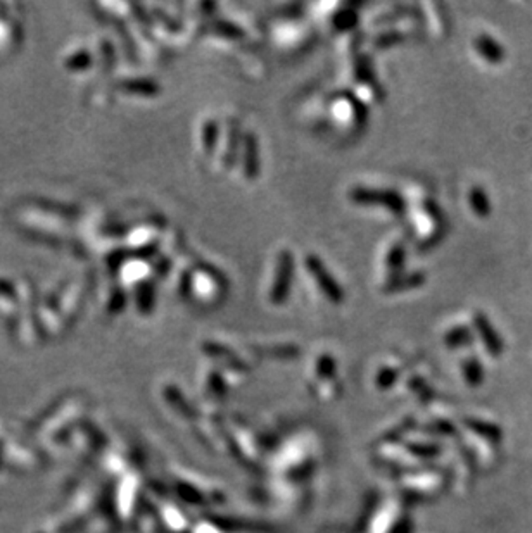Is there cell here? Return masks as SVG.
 Here are the masks:
<instances>
[{"mask_svg": "<svg viewBox=\"0 0 532 533\" xmlns=\"http://www.w3.org/2000/svg\"><path fill=\"white\" fill-rule=\"evenodd\" d=\"M351 201L362 206H381L391 211L396 216H403L406 213V201L401 194L389 188H370L354 187L349 192Z\"/></svg>", "mask_w": 532, "mask_h": 533, "instance_id": "1", "label": "cell"}, {"mask_svg": "<svg viewBox=\"0 0 532 533\" xmlns=\"http://www.w3.org/2000/svg\"><path fill=\"white\" fill-rule=\"evenodd\" d=\"M304 266H306V269L311 273L315 283L318 285V288L322 290L323 295H325L330 303H334V304L342 303L344 300L342 285L335 280L334 274L328 271L325 262L320 259V257H316L315 254H310V256L304 257Z\"/></svg>", "mask_w": 532, "mask_h": 533, "instance_id": "2", "label": "cell"}, {"mask_svg": "<svg viewBox=\"0 0 532 533\" xmlns=\"http://www.w3.org/2000/svg\"><path fill=\"white\" fill-rule=\"evenodd\" d=\"M292 276H294V256L291 250H282L277 259L275 280L270 292V299L275 305H282L287 300L292 287Z\"/></svg>", "mask_w": 532, "mask_h": 533, "instance_id": "3", "label": "cell"}, {"mask_svg": "<svg viewBox=\"0 0 532 533\" xmlns=\"http://www.w3.org/2000/svg\"><path fill=\"white\" fill-rule=\"evenodd\" d=\"M472 323H473V328H475L477 335H479V339L482 340L484 347H486V351L489 352V354L495 356V358L502 356L504 351V342L502 336H499L498 330L495 328V324H492L491 320H489V316L484 315L482 311H475L473 312Z\"/></svg>", "mask_w": 532, "mask_h": 533, "instance_id": "4", "label": "cell"}, {"mask_svg": "<svg viewBox=\"0 0 532 533\" xmlns=\"http://www.w3.org/2000/svg\"><path fill=\"white\" fill-rule=\"evenodd\" d=\"M473 47H475L477 54L492 66L502 64V62H504V59H507L504 47L487 33L477 35L475 40H473Z\"/></svg>", "mask_w": 532, "mask_h": 533, "instance_id": "5", "label": "cell"}, {"mask_svg": "<svg viewBox=\"0 0 532 533\" xmlns=\"http://www.w3.org/2000/svg\"><path fill=\"white\" fill-rule=\"evenodd\" d=\"M244 173L249 180L260 175V148L254 133H248L244 140Z\"/></svg>", "mask_w": 532, "mask_h": 533, "instance_id": "6", "label": "cell"}, {"mask_svg": "<svg viewBox=\"0 0 532 533\" xmlns=\"http://www.w3.org/2000/svg\"><path fill=\"white\" fill-rule=\"evenodd\" d=\"M425 283V273L413 271L408 274H399L396 278H391L389 283L386 285L384 290L387 293L396 292H406V290H413L422 287Z\"/></svg>", "mask_w": 532, "mask_h": 533, "instance_id": "7", "label": "cell"}, {"mask_svg": "<svg viewBox=\"0 0 532 533\" xmlns=\"http://www.w3.org/2000/svg\"><path fill=\"white\" fill-rule=\"evenodd\" d=\"M468 204H470V209L473 211V214H475L477 218L484 219V218L491 216V213H492L491 199H489V195L486 194V190H484L482 187H479V185L470 187V190H468Z\"/></svg>", "mask_w": 532, "mask_h": 533, "instance_id": "8", "label": "cell"}, {"mask_svg": "<svg viewBox=\"0 0 532 533\" xmlns=\"http://www.w3.org/2000/svg\"><path fill=\"white\" fill-rule=\"evenodd\" d=\"M406 264V247L405 244H394L386 257V268L391 278H396L403 273Z\"/></svg>", "mask_w": 532, "mask_h": 533, "instance_id": "9", "label": "cell"}, {"mask_svg": "<svg viewBox=\"0 0 532 533\" xmlns=\"http://www.w3.org/2000/svg\"><path fill=\"white\" fill-rule=\"evenodd\" d=\"M354 68H356V76H358V80L363 81L365 85H370L371 90H374V93L377 95V99L382 100L384 92H382V88L378 87V83H375L374 71H371V64L369 59H366L365 56H359L358 61H356Z\"/></svg>", "mask_w": 532, "mask_h": 533, "instance_id": "10", "label": "cell"}, {"mask_svg": "<svg viewBox=\"0 0 532 533\" xmlns=\"http://www.w3.org/2000/svg\"><path fill=\"white\" fill-rule=\"evenodd\" d=\"M473 335L470 332V328L465 327V324H456L453 327L451 330L446 332L444 335V344L451 348H458V347H465L472 342Z\"/></svg>", "mask_w": 532, "mask_h": 533, "instance_id": "11", "label": "cell"}, {"mask_svg": "<svg viewBox=\"0 0 532 533\" xmlns=\"http://www.w3.org/2000/svg\"><path fill=\"white\" fill-rule=\"evenodd\" d=\"M154 287L149 281H144L140 285L139 290H137V304H139V309L142 312H151L152 308H154Z\"/></svg>", "mask_w": 532, "mask_h": 533, "instance_id": "12", "label": "cell"}, {"mask_svg": "<svg viewBox=\"0 0 532 533\" xmlns=\"http://www.w3.org/2000/svg\"><path fill=\"white\" fill-rule=\"evenodd\" d=\"M463 371H465V378L468 380L470 385H479L484 378V371L480 363L477 361V358H468L463 363Z\"/></svg>", "mask_w": 532, "mask_h": 533, "instance_id": "13", "label": "cell"}, {"mask_svg": "<svg viewBox=\"0 0 532 533\" xmlns=\"http://www.w3.org/2000/svg\"><path fill=\"white\" fill-rule=\"evenodd\" d=\"M125 83H127L125 88L130 90V92L144 93V95H156V93H159V85L151 80H130L125 81Z\"/></svg>", "mask_w": 532, "mask_h": 533, "instance_id": "14", "label": "cell"}, {"mask_svg": "<svg viewBox=\"0 0 532 533\" xmlns=\"http://www.w3.org/2000/svg\"><path fill=\"white\" fill-rule=\"evenodd\" d=\"M218 140V124L216 121H207L202 130V145H204L206 154H213Z\"/></svg>", "mask_w": 532, "mask_h": 533, "instance_id": "15", "label": "cell"}, {"mask_svg": "<svg viewBox=\"0 0 532 533\" xmlns=\"http://www.w3.org/2000/svg\"><path fill=\"white\" fill-rule=\"evenodd\" d=\"M405 40H406L405 33L393 30V31H387V33H382L378 38H375L374 45H375V49H389V47L401 44V42H405Z\"/></svg>", "mask_w": 532, "mask_h": 533, "instance_id": "16", "label": "cell"}, {"mask_svg": "<svg viewBox=\"0 0 532 533\" xmlns=\"http://www.w3.org/2000/svg\"><path fill=\"white\" fill-rule=\"evenodd\" d=\"M358 21V16H356L354 11H344V13H339L334 18V26L340 31L351 30Z\"/></svg>", "mask_w": 532, "mask_h": 533, "instance_id": "17", "label": "cell"}, {"mask_svg": "<svg viewBox=\"0 0 532 533\" xmlns=\"http://www.w3.org/2000/svg\"><path fill=\"white\" fill-rule=\"evenodd\" d=\"M214 31H218V33L225 35V37H230V38H237V37H242V30L238 28V26L232 25V23L229 21H220L216 23V25H213Z\"/></svg>", "mask_w": 532, "mask_h": 533, "instance_id": "18", "label": "cell"}, {"mask_svg": "<svg viewBox=\"0 0 532 533\" xmlns=\"http://www.w3.org/2000/svg\"><path fill=\"white\" fill-rule=\"evenodd\" d=\"M156 14H158V18L161 19V21L164 23V25L170 26V28H168V30H178V25H177V23H175L173 19H168L166 16H164V14L161 13V11H156Z\"/></svg>", "mask_w": 532, "mask_h": 533, "instance_id": "19", "label": "cell"}]
</instances>
